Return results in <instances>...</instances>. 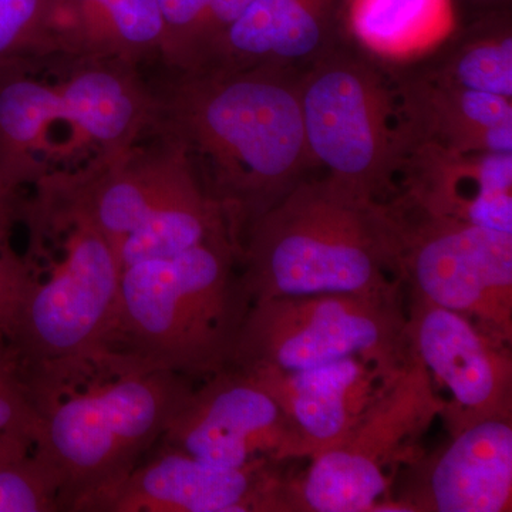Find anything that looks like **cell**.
I'll use <instances>...</instances> for the list:
<instances>
[{"instance_id": "6", "label": "cell", "mask_w": 512, "mask_h": 512, "mask_svg": "<svg viewBox=\"0 0 512 512\" xmlns=\"http://www.w3.org/2000/svg\"><path fill=\"white\" fill-rule=\"evenodd\" d=\"M252 303L403 286L384 201L332 178H303L255 222L239 255Z\"/></svg>"}, {"instance_id": "3", "label": "cell", "mask_w": 512, "mask_h": 512, "mask_svg": "<svg viewBox=\"0 0 512 512\" xmlns=\"http://www.w3.org/2000/svg\"><path fill=\"white\" fill-rule=\"evenodd\" d=\"M22 197L26 279L0 350L26 384L100 355L113 325L121 271L109 242L55 183Z\"/></svg>"}, {"instance_id": "13", "label": "cell", "mask_w": 512, "mask_h": 512, "mask_svg": "<svg viewBox=\"0 0 512 512\" xmlns=\"http://www.w3.org/2000/svg\"><path fill=\"white\" fill-rule=\"evenodd\" d=\"M410 352L444 403L450 436L487 420L512 419V345L467 316L410 298Z\"/></svg>"}, {"instance_id": "23", "label": "cell", "mask_w": 512, "mask_h": 512, "mask_svg": "<svg viewBox=\"0 0 512 512\" xmlns=\"http://www.w3.org/2000/svg\"><path fill=\"white\" fill-rule=\"evenodd\" d=\"M59 0H0V66L55 57Z\"/></svg>"}, {"instance_id": "18", "label": "cell", "mask_w": 512, "mask_h": 512, "mask_svg": "<svg viewBox=\"0 0 512 512\" xmlns=\"http://www.w3.org/2000/svg\"><path fill=\"white\" fill-rule=\"evenodd\" d=\"M335 0H254L195 70L279 67L325 55Z\"/></svg>"}, {"instance_id": "10", "label": "cell", "mask_w": 512, "mask_h": 512, "mask_svg": "<svg viewBox=\"0 0 512 512\" xmlns=\"http://www.w3.org/2000/svg\"><path fill=\"white\" fill-rule=\"evenodd\" d=\"M443 409L412 353L402 376L342 443L309 457L301 473H289L288 512H396V476L423 453L421 439Z\"/></svg>"}, {"instance_id": "14", "label": "cell", "mask_w": 512, "mask_h": 512, "mask_svg": "<svg viewBox=\"0 0 512 512\" xmlns=\"http://www.w3.org/2000/svg\"><path fill=\"white\" fill-rule=\"evenodd\" d=\"M288 466L225 467L157 444L99 512H286Z\"/></svg>"}, {"instance_id": "15", "label": "cell", "mask_w": 512, "mask_h": 512, "mask_svg": "<svg viewBox=\"0 0 512 512\" xmlns=\"http://www.w3.org/2000/svg\"><path fill=\"white\" fill-rule=\"evenodd\" d=\"M402 473L396 512H511L512 419L468 427Z\"/></svg>"}, {"instance_id": "24", "label": "cell", "mask_w": 512, "mask_h": 512, "mask_svg": "<svg viewBox=\"0 0 512 512\" xmlns=\"http://www.w3.org/2000/svg\"><path fill=\"white\" fill-rule=\"evenodd\" d=\"M440 79L473 92L512 97V39L510 33L483 37L458 47Z\"/></svg>"}, {"instance_id": "9", "label": "cell", "mask_w": 512, "mask_h": 512, "mask_svg": "<svg viewBox=\"0 0 512 512\" xmlns=\"http://www.w3.org/2000/svg\"><path fill=\"white\" fill-rule=\"evenodd\" d=\"M298 90L312 163L369 200L393 197L410 147L399 94L370 64L343 53L315 60Z\"/></svg>"}, {"instance_id": "17", "label": "cell", "mask_w": 512, "mask_h": 512, "mask_svg": "<svg viewBox=\"0 0 512 512\" xmlns=\"http://www.w3.org/2000/svg\"><path fill=\"white\" fill-rule=\"evenodd\" d=\"M400 175V194L424 211L512 234V153H458L417 141Z\"/></svg>"}, {"instance_id": "19", "label": "cell", "mask_w": 512, "mask_h": 512, "mask_svg": "<svg viewBox=\"0 0 512 512\" xmlns=\"http://www.w3.org/2000/svg\"><path fill=\"white\" fill-rule=\"evenodd\" d=\"M410 137L458 153H512L511 99L473 92L436 74L414 79L399 92Z\"/></svg>"}, {"instance_id": "21", "label": "cell", "mask_w": 512, "mask_h": 512, "mask_svg": "<svg viewBox=\"0 0 512 512\" xmlns=\"http://www.w3.org/2000/svg\"><path fill=\"white\" fill-rule=\"evenodd\" d=\"M348 23L373 55L404 62L440 46L456 16L453 0H349Z\"/></svg>"}, {"instance_id": "20", "label": "cell", "mask_w": 512, "mask_h": 512, "mask_svg": "<svg viewBox=\"0 0 512 512\" xmlns=\"http://www.w3.org/2000/svg\"><path fill=\"white\" fill-rule=\"evenodd\" d=\"M164 20L158 0H59L56 57L107 59L140 66L160 60Z\"/></svg>"}, {"instance_id": "1", "label": "cell", "mask_w": 512, "mask_h": 512, "mask_svg": "<svg viewBox=\"0 0 512 512\" xmlns=\"http://www.w3.org/2000/svg\"><path fill=\"white\" fill-rule=\"evenodd\" d=\"M285 70H170L150 84L151 130L184 148L238 255L255 222L313 164L298 80Z\"/></svg>"}, {"instance_id": "22", "label": "cell", "mask_w": 512, "mask_h": 512, "mask_svg": "<svg viewBox=\"0 0 512 512\" xmlns=\"http://www.w3.org/2000/svg\"><path fill=\"white\" fill-rule=\"evenodd\" d=\"M60 510V485L32 444L0 446V512Z\"/></svg>"}, {"instance_id": "5", "label": "cell", "mask_w": 512, "mask_h": 512, "mask_svg": "<svg viewBox=\"0 0 512 512\" xmlns=\"http://www.w3.org/2000/svg\"><path fill=\"white\" fill-rule=\"evenodd\" d=\"M251 305L237 249L220 235L123 269L101 353L201 382L231 366Z\"/></svg>"}, {"instance_id": "7", "label": "cell", "mask_w": 512, "mask_h": 512, "mask_svg": "<svg viewBox=\"0 0 512 512\" xmlns=\"http://www.w3.org/2000/svg\"><path fill=\"white\" fill-rule=\"evenodd\" d=\"M130 262L173 258L214 237L222 215L184 148L150 130L133 146L50 175Z\"/></svg>"}, {"instance_id": "8", "label": "cell", "mask_w": 512, "mask_h": 512, "mask_svg": "<svg viewBox=\"0 0 512 512\" xmlns=\"http://www.w3.org/2000/svg\"><path fill=\"white\" fill-rule=\"evenodd\" d=\"M404 286L375 293H313L252 303L231 366L291 373L349 359L406 363Z\"/></svg>"}, {"instance_id": "2", "label": "cell", "mask_w": 512, "mask_h": 512, "mask_svg": "<svg viewBox=\"0 0 512 512\" xmlns=\"http://www.w3.org/2000/svg\"><path fill=\"white\" fill-rule=\"evenodd\" d=\"M195 384L106 353L28 384L32 450L59 481L60 510L99 512L160 443Z\"/></svg>"}, {"instance_id": "12", "label": "cell", "mask_w": 512, "mask_h": 512, "mask_svg": "<svg viewBox=\"0 0 512 512\" xmlns=\"http://www.w3.org/2000/svg\"><path fill=\"white\" fill-rule=\"evenodd\" d=\"M158 446L234 468L288 466L303 460L275 397L235 366L195 384Z\"/></svg>"}, {"instance_id": "16", "label": "cell", "mask_w": 512, "mask_h": 512, "mask_svg": "<svg viewBox=\"0 0 512 512\" xmlns=\"http://www.w3.org/2000/svg\"><path fill=\"white\" fill-rule=\"evenodd\" d=\"M410 362L349 357L301 372H245L275 397L308 460L342 443Z\"/></svg>"}, {"instance_id": "26", "label": "cell", "mask_w": 512, "mask_h": 512, "mask_svg": "<svg viewBox=\"0 0 512 512\" xmlns=\"http://www.w3.org/2000/svg\"><path fill=\"white\" fill-rule=\"evenodd\" d=\"M254 0H211L210 8L202 23L200 39L195 49L194 59L187 70H195L210 55L218 39L244 13ZM183 70V72H187Z\"/></svg>"}, {"instance_id": "4", "label": "cell", "mask_w": 512, "mask_h": 512, "mask_svg": "<svg viewBox=\"0 0 512 512\" xmlns=\"http://www.w3.org/2000/svg\"><path fill=\"white\" fill-rule=\"evenodd\" d=\"M151 124L153 94L136 66L67 57L2 64L0 188L23 192L113 156Z\"/></svg>"}, {"instance_id": "25", "label": "cell", "mask_w": 512, "mask_h": 512, "mask_svg": "<svg viewBox=\"0 0 512 512\" xmlns=\"http://www.w3.org/2000/svg\"><path fill=\"white\" fill-rule=\"evenodd\" d=\"M22 197L23 192L0 188V335L26 279L25 258L13 244L15 228L20 224Z\"/></svg>"}, {"instance_id": "11", "label": "cell", "mask_w": 512, "mask_h": 512, "mask_svg": "<svg viewBox=\"0 0 512 512\" xmlns=\"http://www.w3.org/2000/svg\"><path fill=\"white\" fill-rule=\"evenodd\" d=\"M384 205L410 298L461 313L512 345V234L430 214L403 194Z\"/></svg>"}]
</instances>
